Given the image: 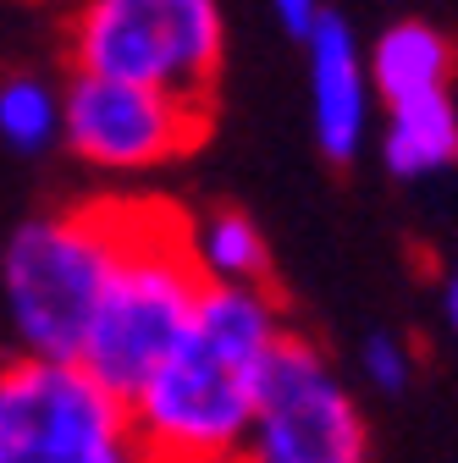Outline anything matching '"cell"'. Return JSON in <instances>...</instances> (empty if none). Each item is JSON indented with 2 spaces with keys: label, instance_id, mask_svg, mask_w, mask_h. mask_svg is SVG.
I'll return each instance as SVG.
<instances>
[{
  "label": "cell",
  "instance_id": "cell-11",
  "mask_svg": "<svg viewBox=\"0 0 458 463\" xmlns=\"http://www.w3.org/2000/svg\"><path fill=\"white\" fill-rule=\"evenodd\" d=\"M188 249L205 281H238L254 287L271 276V249H265V232L254 226V215L243 210H210L205 221L188 226Z\"/></svg>",
  "mask_w": 458,
  "mask_h": 463
},
{
  "label": "cell",
  "instance_id": "cell-9",
  "mask_svg": "<svg viewBox=\"0 0 458 463\" xmlns=\"http://www.w3.org/2000/svg\"><path fill=\"white\" fill-rule=\"evenodd\" d=\"M376 149L397 183H425L458 165V99L453 89L409 94L376 110Z\"/></svg>",
  "mask_w": 458,
  "mask_h": 463
},
{
  "label": "cell",
  "instance_id": "cell-14",
  "mask_svg": "<svg viewBox=\"0 0 458 463\" xmlns=\"http://www.w3.org/2000/svg\"><path fill=\"white\" fill-rule=\"evenodd\" d=\"M271 12H276V23L288 28L293 39H304L315 28V17L326 12V0H271Z\"/></svg>",
  "mask_w": 458,
  "mask_h": 463
},
{
  "label": "cell",
  "instance_id": "cell-4",
  "mask_svg": "<svg viewBox=\"0 0 458 463\" xmlns=\"http://www.w3.org/2000/svg\"><path fill=\"white\" fill-rule=\"evenodd\" d=\"M67 55L83 72L215 105L226 17L221 0H78Z\"/></svg>",
  "mask_w": 458,
  "mask_h": 463
},
{
  "label": "cell",
  "instance_id": "cell-7",
  "mask_svg": "<svg viewBox=\"0 0 458 463\" xmlns=\"http://www.w3.org/2000/svg\"><path fill=\"white\" fill-rule=\"evenodd\" d=\"M238 463H370L359 397L310 336H281Z\"/></svg>",
  "mask_w": 458,
  "mask_h": 463
},
{
  "label": "cell",
  "instance_id": "cell-10",
  "mask_svg": "<svg viewBox=\"0 0 458 463\" xmlns=\"http://www.w3.org/2000/svg\"><path fill=\"white\" fill-rule=\"evenodd\" d=\"M370 61V83H376V105L409 99V94H431V89H453V39L431 23H392L370 39L365 50Z\"/></svg>",
  "mask_w": 458,
  "mask_h": 463
},
{
  "label": "cell",
  "instance_id": "cell-6",
  "mask_svg": "<svg viewBox=\"0 0 458 463\" xmlns=\"http://www.w3.org/2000/svg\"><path fill=\"white\" fill-rule=\"evenodd\" d=\"M210 99H183L149 83L72 67L62 83V144L105 177L160 171L205 144Z\"/></svg>",
  "mask_w": 458,
  "mask_h": 463
},
{
  "label": "cell",
  "instance_id": "cell-12",
  "mask_svg": "<svg viewBox=\"0 0 458 463\" xmlns=\"http://www.w3.org/2000/svg\"><path fill=\"white\" fill-rule=\"evenodd\" d=\"M0 144L12 155H44L62 144V83L39 72L0 78Z\"/></svg>",
  "mask_w": 458,
  "mask_h": 463
},
{
  "label": "cell",
  "instance_id": "cell-13",
  "mask_svg": "<svg viewBox=\"0 0 458 463\" xmlns=\"http://www.w3.org/2000/svg\"><path fill=\"white\" fill-rule=\"evenodd\" d=\"M359 381L381 397H397V392H409L415 381V347L409 336H397V331H370L359 342Z\"/></svg>",
  "mask_w": 458,
  "mask_h": 463
},
{
  "label": "cell",
  "instance_id": "cell-5",
  "mask_svg": "<svg viewBox=\"0 0 458 463\" xmlns=\"http://www.w3.org/2000/svg\"><path fill=\"white\" fill-rule=\"evenodd\" d=\"M0 463H149L133 409L78 359L0 364Z\"/></svg>",
  "mask_w": 458,
  "mask_h": 463
},
{
  "label": "cell",
  "instance_id": "cell-8",
  "mask_svg": "<svg viewBox=\"0 0 458 463\" xmlns=\"http://www.w3.org/2000/svg\"><path fill=\"white\" fill-rule=\"evenodd\" d=\"M299 44H304V78H310V133L326 160L348 165L370 144L376 110H381L365 44L337 12H320Z\"/></svg>",
  "mask_w": 458,
  "mask_h": 463
},
{
  "label": "cell",
  "instance_id": "cell-3",
  "mask_svg": "<svg viewBox=\"0 0 458 463\" xmlns=\"http://www.w3.org/2000/svg\"><path fill=\"white\" fill-rule=\"evenodd\" d=\"M199 265L188 249V221L166 199H133L128 238L117 254L105 293L94 304V320L83 331L78 364L100 375L110 392L133 397L149 370L171 354L183 336L194 304H199Z\"/></svg>",
  "mask_w": 458,
  "mask_h": 463
},
{
  "label": "cell",
  "instance_id": "cell-2",
  "mask_svg": "<svg viewBox=\"0 0 458 463\" xmlns=\"http://www.w3.org/2000/svg\"><path fill=\"white\" fill-rule=\"evenodd\" d=\"M133 199H94L44 210L12 226L0 249V298L23 354L78 359L94 304L117 270Z\"/></svg>",
  "mask_w": 458,
  "mask_h": 463
},
{
  "label": "cell",
  "instance_id": "cell-1",
  "mask_svg": "<svg viewBox=\"0 0 458 463\" xmlns=\"http://www.w3.org/2000/svg\"><path fill=\"white\" fill-rule=\"evenodd\" d=\"M293 326L265 281H205L171 354L128 397L149 463H238L271 359Z\"/></svg>",
  "mask_w": 458,
  "mask_h": 463
},
{
  "label": "cell",
  "instance_id": "cell-15",
  "mask_svg": "<svg viewBox=\"0 0 458 463\" xmlns=\"http://www.w3.org/2000/svg\"><path fill=\"white\" fill-rule=\"evenodd\" d=\"M436 309H442V326L453 331V342H458V254L442 265V276H436Z\"/></svg>",
  "mask_w": 458,
  "mask_h": 463
}]
</instances>
